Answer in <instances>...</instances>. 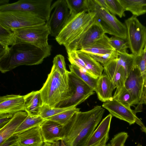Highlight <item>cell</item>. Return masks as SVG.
Returning a JSON list of instances; mask_svg holds the SVG:
<instances>
[{
	"label": "cell",
	"mask_w": 146,
	"mask_h": 146,
	"mask_svg": "<svg viewBox=\"0 0 146 146\" xmlns=\"http://www.w3.org/2000/svg\"><path fill=\"white\" fill-rule=\"evenodd\" d=\"M126 11L136 16L146 13V0H119Z\"/></svg>",
	"instance_id": "24"
},
{
	"label": "cell",
	"mask_w": 146,
	"mask_h": 146,
	"mask_svg": "<svg viewBox=\"0 0 146 146\" xmlns=\"http://www.w3.org/2000/svg\"><path fill=\"white\" fill-rule=\"evenodd\" d=\"M51 144V146H66L63 140L58 141Z\"/></svg>",
	"instance_id": "46"
},
{
	"label": "cell",
	"mask_w": 146,
	"mask_h": 146,
	"mask_svg": "<svg viewBox=\"0 0 146 146\" xmlns=\"http://www.w3.org/2000/svg\"><path fill=\"white\" fill-rule=\"evenodd\" d=\"M89 54L102 55L110 53L115 50L109 41V38L105 34L90 45L80 50Z\"/></svg>",
	"instance_id": "22"
},
{
	"label": "cell",
	"mask_w": 146,
	"mask_h": 146,
	"mask_svg": "<svg viewBox=\"0 0 146 146\" xmlns=\"http://www.w3.org/2000/svg\"><path fill=\"white\" fill-rule=\"evenodd\" d=\"M45 119L39 115H31L28 114L27 117L16 130L13 135H18L29 129L40 126Z\"/></svg>",
	"instance_id": "26"
},
{
	"label": "cell",
	"mask_w": 146,
	"mask_h": 146,
	"mask_svg": "<svg viewBox=\"0 0 146 146\" xmlns=\"http://www.w3.org/2000/svg\"><path fill=\"white\" fill-rule=\"evenodd\" d=\"M109 41L113 48L118 52H127V49L129 48L127 39L113 36L109 38Z\"/></svg>",
	"instance_id": "33"
},
{
	"label": "cell",
	"mask_w": 146,
	"mask_h": 146,
	"mask_svg": "<svg viewBox=\"0 0 146 146\" xmlns=\"http://www.w3.org/2000/svg\"><path fill=\"white\" fill-rule=\"evenodd\" d=\"M28 115L25 111H20L14 114L9 121L0 129V144L13 135Z\"/></svg>",
	"instance_id": "21"
},
{
	"label": "cell",
	"mask_w": 146,
	"mask_h": 146,
	"mask_svg": "<svg viewBox=\"0 0 146 146\" xmlns=\"http://www.w3.org/2000/svg\"><path fill=\"white\" fill-rule=\"evenodd\" d=\"M9 49V45L0 42V59L5 56Z\"/></svg>",
	"instance_id": "44"
},
{
	"label": "cell",
	"mask_w": 146,
	"mask_h": 146,
	"mask_svg": "<svg viewBox=\"0 0 146 146\" xmlns=\"http://www.w3.org/2000/svg\"><path fill=\"white\" fill-rule=\"evenodd\" d=\"M11 31L14 34L15 43H29L41 48H46L49 45L48 37L50 33L46 23L43 25L13 29Z\"/></svg>",
	"instance_id": "8"
},
{
	"label": "cell",
	"mask_w": 146,
	"mask_h": 146,
	"mask_svg": "<svg viewBox=\"0 0 146 146\" xmlns=\"http://www.w3.org/2000/svg\"><path fill=\"white\" fill-rule=\"evenodd\" d=\"M112 98L129 108H131V106L134 105V101L132 96L125 87L118 90H116Z\"/></svg>",
	"instance_id": "29"
},
{
	"label": "cell",
	"mask_w": 146,
	"mask_h": 146,
	"mask_svg": "<svg viewBox=\"0 0 146 146\" xmlns=\"http://www.w3.org/2000/svg\"><path fill=\"white\" fill-rule=\"evenodd\" d=\"M70 15L90 12L89 0H66Z\"/></svg>",
	"instance_id": "28"
},
{
	"label": "cell",
	"mask_w": 146,
	"mask_h": 146,
	"mask_svg": "<svg viewBox=\"0 0 146 146\" xmlns=\"http://www.w3.org/2000/svg\"><path fill=\"white\" fill-rule=\"evenodd\" d=\"M118 53L117 58L111 60L103 65L104 73L112 82L116 74L121 67L124 68L126 73L128 74L134 65L135 59L132 54L127 52Z\"/></svg>",
	"instance_id": "14"
},
{
	"label": "cell",
	"mask_w": 146,
	"mask_h": 146,
	"mask_svg": "<svg viewBox=\"0 0 146 146\" xmlns=\"http://www.w3.org/2000/svg\"><path fill=\"white\" fill-rule=\"evenodd\" d=\"M52 0H20L0 6V12L21 11L32 13L46 22L50 18Z\"/></svg>",
	"instance_id": "6"
},
{
	"label": "cell",
	"mask_w": 146,
	"mask_h": 146,
	"mask_svg": "<svg viewBox=\"0 0 146 146\" xmlns=\"http://www.w3.org/2000/svg\"><path fill=\"white\" fill-rule=\"evenodd\" d=\"M14 114L11 113L0 114V129L9 121Z\"/></svg>",
	"instance_id": "41"
},
{
	"label": "cell",
	"mask_w": 146,
	"mask_h": 146,
	"mask_svg": "<svg viewBox=\"0 0 146 146\" xmlns=\"http://www.w3.org/2000/svg\"><path fill=\"white\" fill-rule=\"evenodd\" d=\"M0 42L9 46L15 43L13 32L0 25Z\"/></svg>",
	"instance_id": "34"
},
{
	"label": "cell",
	"mask_w": 146,
	"mask_h": 146,
	"mask_svg": "<svg viewBox=\"0 0 146 146\" xmlns=\"http://www.w3.org/2000/svg\"><path fill=\"white\" fill-rule=\"evenodd\" d=\"M51 143H44L42 146H51Z\"/></svg>",
	"instance_id": "49"
},
{
	"label": "cell",
	"mask_w": 146,
	"mask_h": 146,
	"mask_svg": "<svg viewBox=\"0 0 146 146\" xmlns=\"http://www.w3.org/2000/svg\"><path fill=\"white\" fill-rule=\"evenodd\" d=\"M24 96L7 95L0 97V114L25 111Z\"/></svg>",
	"instance_id": "17"
},
{
	"label": "cell",
	"mask_w": 146,
	"mask_h": 146,
	"mask_svg": "<svg viewBox=\"0 0 146 146\" xmlns=\"http://www.w3.org/2000/svg\"><path fill=\"white\" fill-rule=\"evenodd\" d=\"M79 57L83 61L93 75L98 78L102 74L103 66L87 53L77 50Z\"/></svg>",
	"instance_id": "25"
},
{
	"label": "cell",
	"mask_w": 146,
	"mask_h": 146,
	"mask_svg": "<svg viewBox=\"0 0 146 146\" xmlns=\"http://www.w3.org/2000/svg\"><path fill=\"white\" fill-rule=\"evenodd\" d=\"M46 22L30 12L17 11L0 12V25L11 30L44 24Z\"/></svg>",
	"instance_id": "7"
},
{
	"label": "cell",
	"mask_w": 146,
	"mask_h": 146,
	"mask_svg": "<svg viewBox=\"0 0 146 146\" xmlns=\"http://www.w3.org/2000/svg\"><path fill=\"white\" fill-rule=\"evenodd\" d=\"M112 116L109 114L104 118L95 130L85 146H106Z\"/></svg>",
	"instance_id": "16"
},
{
	"label": "cell",
	"mask_w": 146,
	"mask_h": 146,
	"mask_svg": "<svg viewBox=\"0 0 146 146\" xmlns=\"http://www.w3.org/2000/svg\"><path fill=\"white\" fill-rule=\"evenodd\" d=\"M135 65L139 69L143 77L146 76V50H143L139 55L136 56Z\"/></svg>",
	"instance_id": "40"
},
{
	"label": "cell",
	"mask_w": 146,
	"mask_h": 146,
	"mask_svg": "<svg viewBox=\"0 0 146 146\" xmlns=\"http://www.w3.org/2000/svg\"><path fill=\"white\" fill-rule=\"evenodd\" d=\"M68 72L62 75L52 65L46 80L39 90L43 105L56 107L70 97L72 91L69 84Z\"/></svg>",
	"instance_id": "4"
},
{
	"label": "cell",
	"mask_w": 146,
	"mask_h": 146,
	"mask_svg": "<svg viewBox=\"0 0 146 146\" xmlns=\"http://www.w3.org/2000/svg\"><path fill=\"white\" fill-rule=\"evenodd\" d=\"M67 52L68 59L71 64L77 66L91 76L97 78L92 73L83 61L79 57L77 50L68 51Z\"/></svg>",
	"instance_id": "31"
},
{
	"label": "cell",
	"mask_w": 146,
	"mask_h": 146,
	"mask_svg": "<svg viewBox=\"0 0 146 146\" xmlns=\"http://www.w3.org/2000/svg\"><path fill=\"white\" fill-rule=\"evenodd\" d=\"M0 146H20L18 141L17 135H14L0 144Z\"/></svg>",
	"instance_id": "42"
},
{
	"label": "cell",
	"mask_w": 146,
	"mask_h": 146,
	"mask_svg": "<svg viewBox=\"0 0 146 146\" xmlns=\"http://www.w3.org/2000/svg\"><path fill=\"white\" fill-rule=\"evenodd\" d=\"M90 55L95 60L102 63L103 65L110 60L117 58L118 56L119 53L116 50H115L111 53L104 54Z\"/></svg>",
	"instance_id": "37"
},
{
	"label": "cell",
	"mask_w": 146,
	"mask_h": 146,
	"mask_svg": "<svg viewBox=\"0 0 146 146\" xmlns=\"http://www.w3.org/2000/svg\"><path fill=\"white\" fill-rule=\"evenodd\" d=\"M127 41L132 54L138 56L143 52L146 42V27L133 15L125 21Z\"/></svg>",
	"instance_id": "9"
},
{
	"label": "cell",
	"mask_w": 146,
	"mask_h": 146,
	"mask_svg": "<svg viewBox=\"0 0 146 146\" xmlns=\"http://www.w3.org/2000/svg\"><path fill=\"white\" fill-rule=\"evenodd\" d=\"M127 133L123 132L114 135L109 143L106 146H125V143L128 137Z\"/></svg>",
	"instance_id": "39"
},
{
	"label": "cell",
	"mask_w": 146,
	"mask_h": 146,
	"mask_svg": "<svg viewBox=\"0 0 146 146\" xmlns=\"http://www.w3.org/2000/svg\"><path fill=\"white\" fill-rule=\"evenodd\" d=\"M54 66L62 75L65 74L68 71L66 70L64 57L62 54L56 55L52 61Z\"/></svg>",
	"instance_id": "38"
},
{
	"label": "cell",
	"mask_w": 146,
	"mask_h": 146,
	"mask_svg": "<svg viewBox=\"0 0 146 146\" xmlns=\"http://www.w3.org/2000/svg\"><path fill=\"white\" fill-rule=\"evenodd\" d=\"M75 106L63 108H51L43 105L40 109L39 115L43 119H46L62 112L76 108Z\"/></svg>",
	"instance_id": "30"
},
{
	"label": "cell",
	"mask_w": 146,
	"mask_h": 146,
	"mask_svg": "<svg viewBox=\"0 0 146 146\" xmlns=\"http://www.w3.org/2000/svg\"><path fill=\"white\" fill-rule=\"evenodd\" d=\"M140 129L141 131L144 133L146 135V127L145 126L143 127H141Z\"/></svg>",
	"instance_id": "48"
},
{
	"label": "cell",
	"mask_w": 146,
	"mask_h": 146,
	"mask_svg": "<svg viewBox=\"0 0 146 146\" xmlns=\"http://www.w3.org/2000/svg\"><path fill=\"white\" fill-rule=\"evenodd\" d=\"M109 12L114 15H117L120 18L125 16V11L119 0H106Z\"/></svg>",
	"instance_id": "35"
},
{
	"label": "cell",
	"mask_w": 146,
	"mask_h": 146,
	"mask_svg": "<svg viewBox=\"0 0 146 146\" xmlns=\"http://www.w3.org/2000/svg\"><path fill=\"white\" fill-rule=\"evenodd\" d=\"M70 86L72 91L70 97L59 104L56 108L76 106L94 94V91L74 74L68 72Z\"/></svg>",
	"instance_id": "10"
},
{
	"label": "cell",
	"mask_w": 146,
	"mask_h": 146,
	"mask_svg": "<svg viewBox=\"0 0 146 146\" xmlns=\"http://www.w3.org/2000/svg\"><path fill=\"white\" fill-rule=\"evenodd\" d=\"M145 80L139 68L135 65L128 74L125 83V87L133 98L134 105L137 104V106L142 98Z\"/></svg>",
	"instance_id": "13"
},
{
	"label": "cell",
	"mask_w": 146,
	"mask_h": 146,
	"mask_svg": "<svg viewBox=\"0 0 146 146\" xmlns=\"http://www.w3.org/2000/svg\"><path fill=\"white\" fill-rule=\"evenodd\" d=\"M52 47L50 44L41 48L29 43H16L9 47L8 53L0 59V71L5 73L20 66L41 64L50 55Z\"/></svg>",
	"instance_id": "2"
},
{
	"label": "cell",
	"mask_w": 146,
	"mask_h": 146,
	"mask_svg": "<svg viewBox=\"0 0 146 146\" xmlns=\"http://www.w3.org/2000/svg\"><path fill=\"white\" fill-rule=\"evenodd\" d=\"M125 69L121 66L116 74L113 81L116 88L118 90L124 87V84L127 77Z\"/></svg>",
	"instance_id": "36"
},
{
	"label": "cell",
	"mask_w": 146,
	"mask_h": 146,
	"mask_svg": "<svg viewBox=\"0 0 146 146\" xmlns=\"http://www.w3.org/2000/svg\"><path fill=\"white\" fill-rule=\"evenodd\" d=\"M115 88L112 81L104 73L98 78L95 92L99 100L104 102L112 98V92Z\"/></svg>",
	"instance_id": "20"
},
{
	"label": "cell",
	"mask_w": 146,
	"mask_h": 146,
	"mask_svg": "<svg viewBox=\"0 0 146 146\" xmlns=\"http://www.w3.org/2000/svg\"><path fill=\"white\" fill-rule=\"evenodd\" d=\"M89 11L95 12L96 17L105 33L127 39V29L125 25L108 10L100 5L95 0H90Z\"/></svg>",
	"instance_id": "5"
},
{
	"label": "cell",
	"mask_w": 146,
	"mask_h": 146,
	"mask_svg": "<svg viewBox=\"0 0 146 146\" xmlns=\"http://www.w3.org/2000/svg\"><path fill=\"white\" fill-rule=\"evenodd\" d=\"M102 107L107 110L112 116L125 121L129 125L136 123L141 127L145 126L137 116L134 110L126 107L116 99L112 98L104 102Z\"/></svg>",
	"instance_id": "12"
},
{
	"label": "cell",
	"mask_w": 146,
	"mask_h": 146,
	"mask_svg": "<svg viewBox=\"0 0 146 146\" xmlns=\"http://www.w3.org/2000/svg\"><path fill=\"white\" fill-rule=\"evenodd\" d=\"M44 143H52L64 138V126L57 122L47 119L40 125Z\"/></svg>",
	"instance_id": "15"
},
{
	"label": "cell",
	"mask_w": 146,
	"mask_h": 146,
	"mask_svg": "<svg viewBox=\"0 0 146 146\" xmlns=\"http://www.w3.org/2000/svg\"><path fill=\"white\" fill-rule=\"evenodd\" d=\"M96 13L83 11L70 15L55 40L63 45L66 51L77 50L78 44L85 33L94 23Z\"/></svg>",
	"instance_id": "3"
},
{
	"label": "cell",
	"mask_w": 146,
	"mask_h": 146,
	"mask_svg": "<svg viewBox=\"0 0 146 146\" xmlns=\"http://www.w3.org/2000/svg\"><path fill=\"white\" fill-rule=\"evenodd\" d=\"M105 34L104 31L95 16L94 23L79 42L77 50L90 45L101 38Z\"/></svg>",
	"instance_id": "19"
},
{
	"label": "cell",
	"mask_w": 146,
	"mask_h": 146,
	"mask_svg": "<svg viewBox=\"0 0 146 146\" xmlns=\"http://www.w3.org/2000/svg\"><path fill=\"white\" fill-rule=\"evenodd\" d=\"M17 136L20 146H42L44 143L40 126L29 129Z\"/></svg>",
	"instance_id": "18"
},
{
	"label": "cell",
	"mask_w": 146,
	"mask_h": 146,
	"mask_svg": "<svg viewBox=\"0 0 146 146\" xmlns=\"http://www.w3.org/2000/svg\"><path fill=\"white\" fill-rule=\"evenodd\" d=\"M80 109L75 108L57 114L48 119L64 126L68 122L74 115L80 111Z\"/></svg>",
	"instance_id": "32"
},
{
	"label": "cell",
	"mask_w": 146,
	"mask_h": 146,
	"mask_svg": "<svg viewBox=\"0 0 146 146\" xmlns=\"http://www.w3.org/2000/svg\"><path fill=\"white\" fill-rule=\"evenodd\" d=\"M69 67L70 72L84 81L95 91L98 78L92 77L75 65L70 64L69 65Z\"/></svg>",
	"instance_id": "27"
},
{
	"label": "cell",
	"mask_w": 146,
	"mask_h": 146,
	"mask_svg": "<svg viewBox=\"0 0 146 146\" xmlns=\"http://www.w3.org/2000/svg\"><path fill=\"white\" fill-rule=\"evenodd\" d=\"M146 104V76L145 78L143 86V97L139 105L136 107L135 111L136 112L141 111L142 104Z\"/></svg>",
	"instance_id": "43"
},
{
	"label": "cell",
	"mask_w": 146,
	"mask_h": 146,
	"mask_svg": "<svg viewBox=\"0 0 146 146\" xmlns=\"http://www.w3.org/2000/svg\"><path fill=\"white\" fill-rule=\"evenodd\" d=\"M54 11L49 20L46 22L51 36L58 35L67 21L70 15L66 0H58L51 6Z\"/></svg>",
	"instance_id": "11"
},
{
	"label": "cell",
	"mask_w": 146,
	"mask_h": 146,
	"mask_svg": "<svg viewBox=\"0 0 146 146\" xmlns=\"http://www.w3.org/2000/svg\"><path fill=\"white\" fill-rule=\"evenodd\" d=\"M137 146H142V145L141 144H140V143H138L137 144Z\"/></svg>",
	"instance_id": "50"
},
{
	"label": "cell",
	"mask_w": 146,
	"mask_h": 146,
	"mask_svg": "<svg viewBox=\"0 0 146 146\" xmlns=\"http://www.w3.org/2000/svg\"><path fill=\"white\" fill-rule=\"evenodd\" d=\"M101 106H96L85 112H76L64 126L66 146H85L105 112Z\"/></svg>",
	"instance_id": "1"
},
{
	"label": "cell",
	"mask_w": 146,
	"mask_h": 146,
	"mask_svg": "<svg viewBox=\"0 0 146 146\" xmlns=\"http://www.w3.org/2000/svg\"><path fill=\"white\" fill-rule=\"evenodd\" d=\"M25 111L28 115H39L43 105L39 90L33 91L24 96Z\"/></svg>",
	"instance_id": "23"
},
{
	"label": "cell",
	"mask_w": 146,
	"mask_h": 146,
	"mask_svg": "<svg viewBox=\"0 0 146 146\" xmlns=\"http://www.w3.org/2000/svg\"><path fill=\"white\" fill-rule=\"evenodd\" d=\"M95 1L100 5L104 7L109 11V7L106 3V0H95Z\"/></svg>",
	"instance_id": "45"
},
{
	"label": "cell",
	"mask_w": 146,
	"mask_h": 146,
	"mask_svg": "<svg viewBox=\"0 0 146 146\" xmlns=\"http://www.w3.org/2000/svg\"><path fill=\"white\" fill-rule=\"evenodd\" d=\"M9 0H0V6L5 5L9 3Z\"/></svg>",
	"instance_id": "47"
}]
</instances>
